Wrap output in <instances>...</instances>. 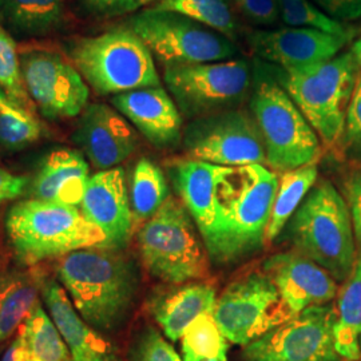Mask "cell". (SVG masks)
<instances>
[{"mask_svg":"<svg viewBox=\"0 0 361 361\" xmlns=\"http://www.w3.org/2000/svg\"><path fill=\"white\" fill-rule=\"evenodd\" d=\"M134 361L183 360L162 336L153 328H150L143 334L135 348Z\"/></svg>","mask_w":361,"mask_h":361,"instance_id":"obj_36","label":"cell"},{"mask_svg":"<svg viewBox=\"0 0 361 361\" xmlns=\"http://www.w3.org/2000/svg\"><path fill=\"white\" fill-rule=\"evenodd\" d=\"M130 28L164 66L229 61L237 51L232 39L171 11L150 8L137 13Z\"/></svg>","mask_w":361,"mask_h":361,"instance_id":"obj_9","label":"cell"},{"mask_svg":"<svg viewBox=\"0 0 361 361\" xmlns=\"http://www.w3.org/2000/svg\"><path fill=\"white\" fill-rule=\"evenodd\" d=\"M250 109L271 171L285 173L317 162L320 138L283 86L271 80L257 83Z\"/></svg>","mask_w":361,"mask_h":361,"instance_id":"obj_8","label":"cell"},{"mask_svg":"<svg viewBox=\"0 0 361 361\" xmlns=\"http://www.w3.org/2000/svg\"><path fill=\"white\" fill-rule=\"evenodd\" d=\"M317 177V164H310L281 173L265 234L267 243H271L277 238L286 222L293 217L307 194L310 193V189L316 185Z\"/></svg>","mask_w":361,"mask_h":361,"instance_id":"obj_27","label":"cell"},{"mask_svg":"<svg viewBox=\"0 0 361 361\" xmlns=\"http://www.w3.org/2000/svg\"><path fill=\"white\" fill-rule=\"evenodd\" d=\"M335 305H314L297 313L247 344L249 361H341L336 352Z\"/></svg>","mask_w":361,"mask_h":361,"instance_id":"obj_12","label":"cell"},{"mask_svg":"<svg viewBox=\"0 0 361 361\" xmlns=\"http://www.w3.org/2000/svg\"><path fill=\"white\" fill-rule=\"evenodd\" d=\"M279 176L265 165L222 168L216 189V226L207 255L231 264L258 250L271 219Z\"/></svg>","mask_w":361,"mask_h":361,"instance_id":"obj_1","label":"cell"},{"mask_svg":"<svg viewBox=\"0 0 361 361\" xmlns=\"http://www.w3.org/2000/svg\"><path fill=\"white\" fill-rule=\"evenodd\" d=\"M90 166L82 153L71 149H59L47 155L31 183L34 200L67 207H80Z\"/></svg>","mask_w":361,"mask_h":361,"instance_id":"obj_22","label":"cell"},{"mask_svg":"<svg viewBox=\"0 0 361 361\" xmlns=\"http://www.w3.org/2000/svg\"><path fill=\"white\" fill-rule=\"evenodd\" d=\"M216 301V289L212 285L190 283L157 297L152 313L169 340L177 341L198 316L213 312Z\"/></svg>","mask_w":361,"mask_h":361,"instance_id":"obj_23","label":"cell"},{"mask_svg":"<svg viewBox=\"0 0 361 361\" xmlns=\"http://www.w3.org/2000/svg\"><path fill=\"white\" fill-rule=\"evenodd\" d=\"M73 141L99 170L116 168L137 149V134L114 107L91 104L82 111Z\"/></svg>","mask_w":361,"mask_h":361,"instance_id":"obj_16","label":"cell"},{"mask_svg":"<svg viewBox=\"0 0 361 361\" xmlns=\"http://www.w3.org/2000/svg\"><path fill=\"white\" fill-rule=\"evenodd\" d=\"M264 273L297 314L310 307L329 304L338 295L335 279L300 252H283L264 262Z\"/></svg>","mask_w":361,"mask_h":361,"instance_id":"obj_18","label":"cell"},{"mask_svg":"<svg viewBox=\"0 0 361 361\" xmlns=\"http://www.w3.org/2000/svg\"><path fill=\"white\" fill-rule=\"evenodd\" d=\"M165 85L186 116H204L229 107L250 87V68L243 59L164 66Z\"/></svg>","mask_w":361,"mask_h":361,"instance_id":"obj_11","label":"cell"},{"mask_svg":"<svg viewBox=\"0 0 361 361\" xmlns=\"http://www.w3.org/2000/svg\"><path fill=\"white\" fill-rule=\"evenodd\" d=\"M183 361H207L226 352V338L222 335L213 312L198 316L180 337Z\"/></svg>","mask_w":361,"mask_h":361,"instance_id":"obj_32","label":"cell"},{"mask_svg":"<svg viewBox=\"0 0 361 361\" xmlns=\"http://www.w3.org/2000/svg\"><path fill=\"white\" fill-rule=\"evenodd\" d=\"M65 0H0V27L11 37L39 38L58 30Z\"/></svg>","mask_w":361,"mask_h":361,"instance_id":"obj_24","label":"cell"},{"mask_svg":"<svg viewBox=\"0 0 361 361\" xmlns=\"http://www.w3.org/2000/svg\"><path fill=\"white\" fill-rule=\"evenodd\" d=\"M297 252L344 283L356 262L355 232L347 201L329 180H317L292 217Z\"/></svg>","mask_w":361,"mask_h":361,"instance_id":"obj_4","label":"cell"},{"mask_svg":"<svg viewBox=\"0 0 361 361\" xmlns=\"http://www.w3.org/2000/svg\"><path fill=\"white\" fill-rule=\"evenodd\" d=\"M360 66L352 49L308 68L285 71L284 87L325 146L343 141Z\"/></svg>","mask_w":361,"mask_h":361,"instance_id":"obj_6","label":"cell"},{"mask_svg":"<svg viewBox=\"0 0 361 361\" xmlns=\"http://www.w3.org/2000/svg\"><path fill=\"white\" fill-rule=\"evenodd\" d=\"M169 197L164 171L153 161L141 158L133 169L130 180V207L134 225L152 219Z\"/></svg>","mask_w":361,"mask_h":361,"instance_id":"obj_28","label":"cell"},{"mask_svg":"<svg viewBox=\"0 0 361 361\" xmlns=\"http://www.w3.org/2000/svg\"><path fill=\"white\" fill-rule=\"evenodd\" d=\"M42 125L34 111L16 104L0 89V145L7 150H22L37 142Z\"/></svg>","mask_w":361,"mask_h":361,"instance_id":"obj_31","label":"cell"},{"mask_svg":"<svg viewBox=\"0 0 361 361\" xmlns=\"http://www.w3.org/2000/svg\"><path fill=\"white\" fill-rule=\"evenodd\" d=\"M19 59L27 92L42 116L61 119L82 114L90 90L71 62L47 50L20 52Z\"/></svg>","mask_w":361,"mask_h":361,"instance_id":"obj_14","label":"cell"},{"mask_svg":"<svg viewBox=\"0 0 361 361\" xmlns=\"http://www.w3.org/2000/svg\"><path fill=\"white\" fill-rule=\"evenodd\" d=\"M152 8L180 13L229 39L235 35L237 19L229 0H162Z\"/></svg>","mask_w":361,"mask_h":361,"instance_id":"obj_30","label":"cell"},{"mask_svg":"<svg viewBox=\"0 0 361 361\" xmlns=\"http://www.w3.org/2000/svg\"><path fill=\"white\" fill-rule=\"evenodd\" d=\"M222 166L197 159H180L170 166V177L176 190L192 216L205 247L216 226V189Z\"/></svg>","mask_w":361,"mask_h":361,"instance_id":"obj_21","label":"cell"},{"mask_svg":"<svg viewBox=\"0 0 361 361\" xmlns=\"http://www.w3.org/2000/svg\"><path fill=\"white\" fill-rule=\"evenodd\" d=\"M28 180L26 177L15 176L0 168V204L18 198L25 192Z\"/></svg>","mask_w":361,"mask_h":361,"instance_id":"obj_41","label":"cell"},{"mask_svg":"<svg viewBox=\"0 0 361 361\" xmlns=\"http://www.w3.org/2000/svg\"><path fill=\"white\" fill-rule=\"evenodd\" d=\"M185 205L174 197L147 219L137 234L143 267L158 280L180 285L204 279L209 271L204 247Z\"/></svg>","mask_w":361,"mask_h":361,"instance_id":"obj_7","label":"cell"},{"mask_svg":"<svg viewBox=\"0 0 361 361\" xmlns=\"http://www.w3.org/2000/svg\"><path fill=\"white\" fill-rule=\"evenodd\" d=\"M111 104L157 147H169L180 141L182 116L164 87L116 94L111 98Z\"/></svg>","mask_w":361,"mask_h":361,"instance_id":"obj_19","label":"cell"},{"mask_svg":"<svg viewBox=\"0 0 361 361\" xmlns=\"http://www.w3.org/2000/svg\"><path fill=\"white\" fill-rule=\"evenodd\" d=\"M345 197L355 237L361 246V171L353 173L345 182Z\"/></svg>","mask_w":361,"mask_h":361,"instance_id":"obj_40","label":"cell"},{"mask_svg":"<svg viewBox=\"0 0 361 361\" xmlns=\"http://www.w3.org/2000/svg\"><path fill=\"white\" fill-rule=\"evenodd\" d=\"M192 159L222 168L267 165L265 146L253 116L224 111L195 122L186 134Z\"/></svg>","mask_w":361,"mask_h":361,"instance_id":"obj_13","label":"cell"},{"mask_svg":"<svg viewBox=\"0 0 361 361\" xmlns=\"http://www.w3.org/2000/svg\"><path fill=\"white\" fill-rule=\"evenodd\" d=\"M66 50L79 74L99 95L161 86L153 54L130 27L73 39Z\"/></svg>","mask_w":361,"mask_h":361,"instance_id":"obj_5","label":"cell"},{"mask_svg":"<svg viewBox=\"0 0 361 361\" xmlns=\"http://www.w3.org/2000/svg\"><path fill=\"white\" fill-rule=\"evenodd\" d=\"M40 295L73 360L119 361L116 347L83 320L59 281L46 280Z\"/></svg>","mask_w":361,"mask_h":361,"instance_id":"obj_20","label":"cell"},{"mask_svg":"<svg viewBox=\"0 0 361 361\" xmlns=\"http://www.w3.org/2000/svg\"><path fill=\"white\" fill-rule=\"evenodd\" d=\"M353 35H335L308 27L255 31L247 43L257 56L293 71L322 65L337 56Z\"/></svg>","mask_w":361,"mask_h":361,"instance_id":"obj_15","label":"cell"},{"mask_svg":"<svg viewBox=\"0 0 361 361\" xmlns=\"http://www.w3.org/2000/svg\"><path fill=\"white\" fill-rule=\"evenodd\" d=\"M56 273L78 313L102 331L116 328L128 316L138 289L133 262L118 249L107 246L66 255Z\"/></svg>","mask_w":361,"mask_h":361,"instance_id":"obj_2","label":"cell"},{"mask_svg":"<svg viewBox=\"0 0 361 361\" xmlns=\"http://www.w3.org/2000/svg\"><path fill=\"white\" fill-rule=\"evenodd\" d=\"M350 49H352V51L355 52V55L357 58V62H359V66H360L361 71V37L357 40L353 42V46Z\"/></svg>","mask_w":361,"mask_h":361,"instance_id":"obj_43","label":"cell"},{"mask_svg":"<svg viewBox=\"0 0 361 361\" xmlns=\"http://www.w3.org/2000/svg\"><path fill=\"white\" fill-rule=\"evenodd\" d=\"M207 361H228V357H226V352H224V353H221L219 357H216V359H212V360Z\"/></svg>","mask_w":361,"mask_h":361,"instance_id":"obj_44","label":"cell"},{"mask_svg":"<svg viewBox=\"0 0 361 361\" xmlns=\"http://www.w3.org/2000/svg\"><path fill=\"white\" fill-rule=\"evenodd\" d=\"M343 140L350 150L361 153V77L349 104Z\"/></svg>","mask_w":361,"mask_h":361,"instance_id":"obj_38","label":"cell"},{"mask_svg":"<svg viewBox=\"0 0 361 361\" xmlns=\"http://www.w3.org/2000/svg\"><path fill=\"white\" fill-rule=\"evenodd\" d=\"M18 335L23 340L30 361H74L63 337L40 301L28 313Z\"/></svg>","mask_w":361,"mask_h":361,"instance_id":"obj_29","label":"cell"},{"mask_svg":"<svg viewBox=\"0 0 361 361\" xmlns=\"http://www.w3.org/2000/svg\"><path fill=\"white\" fill-rule=\"evenodd\" d=\"M326 16L337 22H349L361 18V0H310Z\"/></svg>","mask_w":361,"mask_h":361,"instance_id":"obj_39","label":"cell"},{"mask_svg":"<svg viewBox=\"0 0 361 361\" xmlns=\"http://www.w3.org/2000/svg\"><path fill=\"white\" fill-rule=\"evenodd\" d=\"M162 0H80L83 13L95 18H114L135 13Z\"/></svg>","mask_w":361,"mask_h":361,"instance_id":"obj_35","label":"cell"},{"mask_svg":"<svg viewBox=\"0 0 361 361\" xmlns=\"http://www.w3.org/2000/svg\"><path fill=\"white\" fill-rule=\"evenodd\" d=\"M44 280L34 271H16L0 277V343L19 331L39 302Z\"/></svg>","mask_w":361,"mask_h":361,"instance_id":"obj_25","label":"cell"},{"mask_svg":"<svg viewBox=\"0 0 361 361\" xmlns=\"http://www.w3.org/2000/svg\"><path fill=\"white\" fill-rule=\"evenodd\" d=\"M6 232L16 257L27 265L79 249L107 246L104 233L83 217L79 207L34 198L8 210Z\"/></svg>","mask_w":361,"mask_h":361,"instance_id":"obj_3","label":"cell"},{"mask_svg":"<svg viewBox=\"0 0 361 361\" xmlns=\"http://www.w3.org/2000/svg\"><path fill=\"white\" fill-rule=\"evenodd\" d=\"M336 317V352L343 360L361 359V255L356 258L353 271L344 281L337 300Z\"/></svg>","mask_w":361,"mask_h":361,"instance_id":"obj_26","label":"cell"},{"mask_svg":"<svg viewBox=\"0 0 361 361\" xmlns=\"http://www.w3.org/2000/svg\"><path fill=\"white\" fill-rule=\"evenodd\" d=\"M213 314L225 338L240 345L253 343L296 316L264 271L233 281L217 298Z\"/></svg>","mask_w":361,"mask_h":361,"instance_id":"obj_10","label":"cell"},{"mask_svg":"<svg viewBox=\"0 0 361 361\" xmlns=\"http://www.w3.org/2000/svg\"><path fill=\"white\" fill-rule=\"evenodd\" d=\"M79 210L104 233L107 247L126 246L134 229V221L125 170L116 166L91 176Z\"/></svg>","mask_w":361,"mask_h":361,"instance_id":"obj_17","label":"cell"},{"mask_svg":"<svg viewBox=\"0 0 361 361\" xmlns=\"http://www.w3.org/2000/svg\"><path fill=\"white\" fill-rule=\"evenodd\" d=\"M0 89L16 104L34 111L35 104L26 90L15 39L0 27Z\"/></svg>","mask_w":361,"mask_h":361,"instance_id":"obj_34","label":"cell"},{"mask_svg":"<svg viewBox=\"0 0 361 361\" xmlns=\"http://www.w3.org/2000/svg\"><path fill=\"white\" fill-rule=\"evenodd\" d=\"M0 361H30L26 347L20 336L16 335L13 343L4 350Z\"/></svg>","mask_w":361,"mask_h":361,"instance_id":"obj_42","label":"cell"},{"mask_svg":"<svg viewBox=\"0 0 361 361\" xmlns=\"http://www.w3.org/2000/svg\"><path fill=\"white\" fill-rule=\"evenodd\" d=\"M286 27H308L335 35H353V28L334 20L310 0H277Z\"/></svg>","mask_w":361,"mask_h":361,"instance_id":"obj_33","label":"cell"},{"mask_svg":"<svg viewBox=\"0 0 361 361\" xmlns=\"http://www.w3.org/2000/svg\"><path fill=\"white\" fill-rule=\"evenodd\" d=\"M234 4L238 13L257 26H274L280 19L277 0H234Z\"/></svg>","mask_w":361,"mask_h":361,"instance_id":"obj_37","label":"cell"},{"mask_svg":"<svg viewBox=\"0 0 361 361\" xmlns=\"http://www.w3.org/2000/svg\"><path fill=\"white\" fill-rule=\"evenodd\" d=\"M360 349H361V337H360Z\"/></svg>","mask_w":361,"mask_h":361,"instance_id":"obj_45","label":"cell"}]
</instances>
